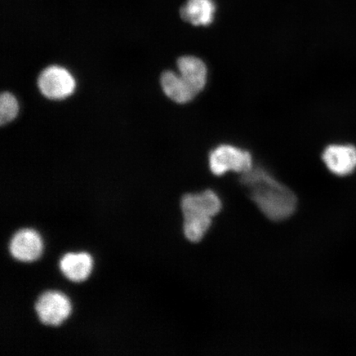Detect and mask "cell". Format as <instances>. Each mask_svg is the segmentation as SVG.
I'll list each match as a JSON object with an SVG mask.
<instances>
[{
  "label": "cell",
  "mask_w": 356,
  "mask_h": 356,
  "mask_svg": "<svg viewBox=\"0 0 356 356\" xmlns=\"http://www.w3.org/2000/svg\"><path fill=\"white\" fill-rule=\"evenodd\" d=\"M160 82L167 97L177 104H186L197 96L182 80L180 75L173 71H164Z\"/></svg>",
  "instance_id": "cell-11"
},
{
  "label": "cell",
  "mask_w": 356,
  "mask_h": 356,
  "mask_svg": "<svg viewBox=\"0 0 356 356\" xmlns=\"http://www.w3.org/2000/svg\"><path fill=\"white\" fill-rule=\"evenodd\" d=\"M38 86L48 99H63L72 95L75 82L68 70L59 66H50L40 74Z\"/></svg>",
  "instance_id": "cell-4"
},
{
  "label": "cell",
  "mask_w": 356,
  "mask_h": 356,
  "mask_svg": "<svg viewBox=\"0 0 356 356\" xmlns=\"http://www.w3.org/2000/svg\"><path fill=\"white\" fill-rule=\"evenodd\" d=\"M215 13L213 0H188L180 10L181 19L194 26L210 25Z\"/></svg>",
  "instance_id": "cell-10"
},
{
  "label": "cell",
  "mask_w": 356,
  "mask_h": 356,
  "mask_svg": "<svg viewBox=\"0 0 356 356\" xmlns=\"http://www.w3.org/2000/svg\"><path fill=\"white\" fill-rule=\"evenodd\" d=\"M209 167L213 175H224L228 172L243 173L253 168L250 153L231 145H221L209 154Z\"/></svg>",
  "instance_id": "cell-2"
},
{
  "label": "cell",
  "mask_w": 356,
  "mask_h": 356,
  "mask_svg": "<svg viewBox=\"0 0 356 356\" xmlns=\"http://www.w3.org/2000/svg\"><path fill=\"white\" fill-rule=\"evenodd\" d=\"M92 268V261L87 252L66 253L60 260V269L65 277L73 282L86 280Z\"/></svg>",
  "instance_id": "cell-9"
},
{
  "label": "cell",
  "mask_w": 356,
  "mask_h": 356,
  "mask_svg": "<svg viewBox=\"0 0 356 356\" xmlns=\"http://www.w3.org/2000/svg\"><path fill=\"white\" fill-rule=\"evenodd\" d=\"M180 77L195 95L203 90L207 82V66L200 58L184 56L177 61Z\"/></svg>",
  "instance_id": "cell-8"
},
{
  "label": "cell",
  "mask_w": 356,
  "mask_h": 356,
  "mask_svg": "<svg viewBox=\"0 0 356 356\" xmlns=\"http://www.w3.org/2000/svg\"><path fill=\"white\" fill-rule=\"evenodd\" d=\"M222 209L219 195L212 190L186 194L181 200L184 219H212Z\"/></svg>",
  "instance_id": "cell-3"
},
{
  "label": "cell",
  "mask_w": 356,
  "mask_h": 356,
  "mask_svg": "<svg viewBox=\"0 0 356 356\" xmlns=\"http://www.w3.org/2000/svg\"><path fill=\"white\" fill-rule=\"evenodd\" d=\"M19 113V104L11 93L4 92L0 95V124L13 121Z\"/></svg>",
  "instance_id": "cell-13"
},
{
  "label": "cell",
  "mask_w": 356,
  "mask_h": 356,
  "mask_svg": "<svg viewBox=\"0 0 356 356\" xmlns=\"http://www.w3.org/2000/svg\"><path fill=\"white\" fill-rule=\"evenodd\" d=\"M34 309L40 322L49 326H58L70 315L71 305L63 293L47 291L39 296Z\"/></svg>",
  "instance_id": "cell-5"
},
{
  "label": "cell",
  "mask_w": 356,
  "mask_h": 356,
  "mask_svg": "<svg viewBox=\"0 0 356 356\" xmlns=\"http://www.w3.org/2000/svg\"><path fill=\"white\" fill-rule=\"evenodd\" d=\"M212 225V219H184V233L191 243H198L204 238Z\"/></svg>",
  "instance_id": "cell-12"
},
{
  "label": "cell",
  "mask_w": 356,
  "mask_h": 356,
  "mask_svg": "<svg viewBox=\"0 0 356 356\" xmlns=\"http://www.w3.org/2000/svg\"><path fill=\"white\" fill-rule=\"evenodd\" d=\"M323 160L337 176H347L356 168V148L351 145H331L324 149Z\"/></svg>",
  "instance_id": "cell-6"
},
{
  "label": "cell",
  "mask_w": 356,
  "mask_h": 356,
  "mask_svg": "<svg viewBox=\"0 0 356 356\" xmlns=\"http://www.w3.org/2000/svg\"><path fill=\"white\" fill-rule=\"evenodd\" d=\"M242 184L258 209L269 220L279 222L291 217L296 211L297 197L293 191L261 167L243 173Z\"/></svg>",
  "instance_id": "cell-1"
},
{
  "label": "cell",
  "mask_w": 356,
  "mask_h": 356,
  "mask_svg": "<svg viewBox=\"0 0 356 356\" xmlns=\"http://www.w3.org/2000/svg\"><path fill=\"white\" fill-rule=\"evenodd\" d=\"M42 243L39 234L32 229H24L13 234L8 250L15 259L24 262L33 261L41 255Z\"/></svg>",
  "instance_id": "cell-7"
}]
</instances>
